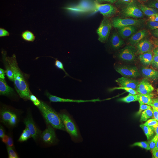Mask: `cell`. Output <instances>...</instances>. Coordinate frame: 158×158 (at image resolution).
Masks as SVG:
<instances>
[{
	"mask_svg": "<svg viewBox=\"0 0 158 158\" xmlns=\"http://www.w3.org/2000/svg\"><path fill=\"white\" fill-rule=\"evenodd\" d=\"M42 72L46 79L56 83H66L71 77V73L68 68L63 63L57 60L47 63Z\"/></svg>",
	"mask_w": 158,
	"mask_h": 158,
	"instance_id": "obj_3",
	"label": "cell"
},
{
	"mask_svg": "<svg viewBox=\"0 0 158 158\" xmlns=\"http://www.w3.org/2000/svg\"><path fill=\"white\" fill-rule=\"evenodd\" d=\"M19 68L17 63L8 57L0 56V74L11 73L18 72Z\"/></svg>",
	"mask_w": 158,
	"mask_h": 158,
	"instance_id": "obj_5",
	"label": "cell"
},
{
	"mask_svg": "<svg viewBox=\"0 0 158 158\" xmlns=\"http://www.w3.org/2000/svg\"><path fill=\"white\" fill-rule=\"evenodd\" d=\"M0 158H2V157H0Z\"/></svg>",
	"mask_w": 158,
	"mask_h": 158,
	"instance_id": "obj_7",
	"label": "cell"
},
{
	"mask_svg": "<svg viewBox=\"0 0 158 158\" xmlns=\"http://www.w3.org/2000/svg\"><path fill=\"white\" fill-rule=\"evenodd\" d=\"M110 131L114 135L118 137L119 138H121L127 142V143L131 148V151L129 154H131V153H137L142 155L136 148L135 146L132 143V142L131 141L126 127L121 122L117 121L115 119H113L110 124Z\"/></svg>",
	"mask_w": 158,
	"mask_h": 158,
	"instance_id": "obj_4",
	"label": "cell"
},
{
	"mask_svg": "<svg viewBox=\"0 0 158 158\" xmlns=\"http://www.w3.org/2000/svg\"><path fill=\"white\" fill-rule=\"evenodd\" d=\"M14 118L26 144L28 158H52L36 132L31 110L27 108L21 114L14 113Z\"/></svg>",
	"mask_w": 158,
	"mask_h": 158,
	"instance_id": "obj_1",
	"label": "cell"
},
{
	"mask_svg": "<svg viewBox=\"0 0 158 158\" xmlns=\"http://www.w3.org/2000/svg\"><path fill=\"white\" fill-rule=\"evenodd\" d=\"M4 118L8 131L11 148L17 158H28L27 148L14 118L13 107L10 102H4Z\"/></svg>",
	"mask_w": 158,
	"mask_h": 158,
	"instance_id": "obj_2",
	"label": "cell"
},
{
	"mask_svg": "<svg viewBox=\"0 0 158 158\" xmlns=\"http://www.w3.org/2000/svg\"><path fill=\"white\" fill-rule=\"evenodd\" d=\"M11 148V141L4 138L0 136V157L10 158V150Z\"/></svg>",
	"mask_w": 158,
	"mask_h": 158,
	"instance_id": "obj_6",
	"label": "cell"
}]
</instances>
